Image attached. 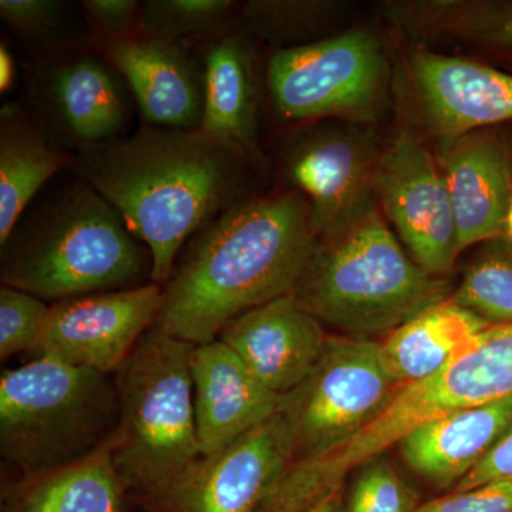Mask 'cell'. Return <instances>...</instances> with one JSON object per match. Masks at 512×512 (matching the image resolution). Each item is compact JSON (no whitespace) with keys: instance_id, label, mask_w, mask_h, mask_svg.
<instances>
[{"instance_id":"cell-5","label":"cell","mask_w":512,"mask_h":512,"mask_svg":"<svg viewBox=\"0 0 512 512\" xmlns=\"http://www.w3.org/2000/svg\"><path fill=\"white\" fill-rule=\"evenodd\" d=\"M194 346L153 326L117 370L114 461L128 497L154 512L170 503L202 460L191 375Z\"/></svg>"},{"instance_id":"cell-15","label":"cell","mask_w":512,"mask_h":512,"mask_svg":"<svg viewBox=\"0 0 512 512\" xmlns=\"http://www.w3.org/2000/svg\"><path fill=\"white\" fill-rule=\"evenodd\" d=\"M457 225L458 251L505 234L512 202V140L473 131L437 150Z\"/></svg>"},{"instance_id":"cell-2","label":"cell","mask_w":512,"mask_h":512,"mask_svg":"<svg viewBox=\"0 0 512 512\" xmlns=\"http://www.w3.org/2000/svg\"><path fill=\"white\" fill-rule=\"evenodd\" d=\"M316 244L301 192L242 202L181 252L154 328L192 345L217 339L242 313L295 291Z\"/></svg>"},{"instance_id":"cell-24","label":"cell","mask_w":512,"mask_h":512,"mask_svg":"<svg viewBox=\"0 0 512 512\" xmlns=\"http://www.w3.org/2000/svg\"><path fill=\"white\" fill-rule=\"evenodd\" d=\"M451 301L487 326L512 325V238L497 235L478 245Z\"/></svg>"},{"instance_id":"cell-29","label":"cell","mask_w":512,"mask_h":512,"mask_svg":"<svg viewBox=\"0 0 512 512\" xmlns=\"http://www.w3.org/2000/svg\"><path fill=\"white\" fill-rule=\"evenodd\" d=\"M50 305L32 293L0 288V359L35 350Z\"/></svg>"},{"instance_id":"cell-7","label":"cell","mask_w":512,"mask_h":512,"mask_svg":"<svg viewBox=\"0 0 512 512\" xmlns=\"http://www.w3.org/2000/svg\"><path fill=\"white\" fill-rule=\"evenodd\" d=\"M399 387L380 340L329 335L311 373L281 396L278 413L291 437L292 461L342 446L386 409Z\"/></svg>"},{"instance_id":"cell-8","label":"cell","mask_w":512,"mask_h":512,"mask_svg":"<svg viewBox=\"0 0 512 512\" xmlns=\"http://www.w3.org/2000/svg\"><path fill=\"white\" fill-rule=\"evenodd\" d=\"M266 77L276 110L289 120L372 121L389 97V63L367 29L275 50Z\"/></svg>"},{"instance_id":"cell-16","label":"cell","mask_w":512,"mask_h":512,"mask_svg":"<svg viewBox=\"0 0 512 512\" xmlns=\"http://www.w3.org/2000/svg\"><path fill=\"white\" fill-rule=\"evenodd\" d=\"M191 375L202 458L220 453L279 412L281 396L259 382L220 339L194 346Z\"/></svg>"},{"instance_id":"cell-25","label":"cell","mask_w":512,"mask_h":512,"mask_svg":"<svg viewBox=\"0 0 512 512\" xmlns=\"http://www.w3.org/2000/svg\"><path fill=\"white\" fill-rule=\"evenodd\" d=\"M407 10L410 22L512 50V3L430 2Z\"/></svg>"},{"instance_id":"cell-34","label":"cell","mask_w":512,"mask_h":512,"mask_svg":"<svg viewBox=\"0 0 512 512\" xmlns=\"http://www.w3.org/2000/svg\"><path fill=\"white\" fill-rule=\"evenodd\" d=\"M15 80V60L8 46L2 42L0 45V90L2 93L9 92Z\"/></svg>"},{"instance_id":"cell-11","label":"cell","mask_w":512,"mask_h":512,"mask_svg":"<svg viewBox=\"0 0 512 512\" xmlns=\"http://www.w3.org/2000/svg\"><path fill=\"white\" fill-rule=\"evenodd\" d=\"M163 302V285L148 282L52 303L33 352L104 375L117 373L156 325Z\"/></svg>"},{"instance_id":"cell-31","label":"cell","mask_w":512,"mask_h":512,"mask_svg":"<svg viewBox=\"0 0 512 512\" xmlns=\"http://www.w3.org/2000/svg\"><path fill=\"white\" fill-rule=\"evenodd\" d=\"M0 18L25 35L53 33L63 19V5L55 0H2Z\"/></svg>"},{"instance_id":"cell-20","label":"cell","mask_w":512,"mask_h":512,"mask_svg":"<svg viewBox=\"0 0 512 512\" xmlns=\"http://www.w3.org/2000/svg\"><path fill=\"white\" fill-rule=\"evenodd\" d=\"M200 128L256 157V79L248 40L218 37L205 52Z\"/></svg>"},{"instance_id":"cell-33","label":"cell","mask_w":512,"mask_h":512,"mask_svg":"<svg viewBox=\"0 0 512 512\" xmlns=\"http://www.w3.org/2000/svg\"><path fill=\"white\" fill-rule=\"evenodd\" d=\"M495 481H512V421L491 450L451 491H464Z\"/></svg>"},{"instance_id":"cell-18","label":"cell","mask_w":512,"mask_h":512,"mask_svg":"<svg viewBox=\"0 0 512 512\" xmlns=\"http://www.w3.org/2000/svg\"><path fill=\"white\" fill-rule=\"evenodd\" d=\"M512 421V397L444 414L397 444L410 470L437 490L454 487L483 460Z\"/></svg>"},{"instance_id":"cell-28","label":"cell","mask_w":512,"mask_h":512,"mask_svg":"<svg viewBox=\"0 0 512 512\" xmlns=\"http://www.w3.org/2000/svg\"><path fill=\"white\" fill-rule=\"evenodd\" d=\"M419 505L396 467L380 456L357 468L343 512H414Z\"/></svg>"},{"instance_id":"cell-1","label":"cell","mask_w":512,"mask_h":512,"mask_svg":"<svg viewBox=\"0 0 512 512\" xmlns=\"http://www.w3.org/2000/svg\"><path fill=\"white\" fill-rule=\"evenodd\" d=\"M256 157L197 128L144 126L83 147L74 170L119 211L165 285L198 232L254 195Z\"/></svg>"},{"instance_id":"cell-10","label":"cell","mask_w":512,"mask_h":512,"mask_svg":"<svg viewBox=\"0 0 512 512\" xmlns=\"http://www.w3.org/2000/svg\"><path fill=\"white\" fill-rule=\"evenodd\" d=\"M380 154L370 130L319 126L295 138L285 151L293 190L308 202L309 224L320 239L377 205Z\"/></svg>"},{"instance_id":"cell-32","label":"cell","mask_w":512,"mask_h":512,"mask_svg":"<svg viewBox=\"0 0 512 512\" xmlns=\"http://www.w3.org/2000/svg\"><path fill=\"white\" fill-rule=\"evenodd\" d=\"M83 8L93 25L114 43L130 37L128 32L137 23L141 6L136 0H86Z\"/></svg>"},{"instance_id":"cell-26","label":"cell","mask_w":512,"mask_h":512,"mask_svg":"<svg viewBox=\"0 0 512 512\" xmlns=\"http://www.w3.org/2000/svg\"><path fill=\"white\" fill-rule=\"evenodd\" d=\"M232 9L231 0H150L141 6L137 26L140 36L184 46L220 28Z\"/></svg>"},{"instance_id":"cell-19","label":"cell","mask_w":512,"mask_h":512,"mask_svg":"<svg viewBox=\"0 0 512 512\" xmlns=\"http://www.w3.org/2000/svg\"><path fill=\"white\" fill-rule=\"evenodd\" d=\"M116 434L70 466L2 485L0 512H126L127 491L114 461Z\"/></svg>"},{"instance_id":"cell-36","label":"cell","mask_w":512,"mask_h":512,"mask_svg":"<svg viewBox=\"0 0 512 512\" xmlns=\"http://www.w3.org/2000/svg\"><path fill=\"white\" fill-rule=\"evenodd\" d=\"M505 234L510 235L512 238V202L510 210H508L507 220H505Z\"/></svg>"},{"instance_id":"cell-6","label":"cell","mask_w":512,"mask_h":512,"mask_svg":"<svg viewBox=\"0 0 512 512\" xmlns=\"http://www.w3.org/2000/svg\"><path fill=\"white\" fill-rule=\"evenodd\" d=\"M119 424V392L110 375L36 356L0 376V456L19 476L90 456Z\"/></svg>"},{"instance_id":"cell-4","label":"cell","mask_w":512,"mask_h":512,"mask_svg":"<svg viewBox=\"0 0 512 512\" xmlns=\"http://www.w3.org/2000/svg\"><path fill=\"white\" fill-rule=\"evenodd\" d=\"M453 291L447 278L424 271L404 251L375 205L318 239L292 295L339 335L375 339L447 301Z\"/></svg>"},{"instance_id":"cell-14","label":"cell","mask_w":512,"mask_h":512,"mask_svg":"<svg viewBox=\"0 0 512 512\" xmlns=\"http://www.w3.org/2000/svg\"><path fill=\"white\" fill-rule=\"evenodd\" d=\"M328 336L322 323L289 293L231 320L217 339L259 382L284 396L311 373Z\"/></svg>"},{"instance_id":"cell-23","label":"cell","mask_w":512,"mask_h":512,"mask_svg":"<svg viewBox=\"0 0 512 512\" xmlns=\"http://www.w3.org/2000/svg\"><path fill=\"white\" fill-rule=\"evenodd\" d=\"M74 158L53 150L42 130L16 106L3 107L0 121V247L6 244L43 185Z\"/></svg>"},{"instance_id":"cell-3","label":"cell","mask_w":512,"mask_h":512,"mask_svg":"<svg viewBox=\"0 0 512 512\" xmlns=\"http://www.w3.org/2000/svg\"><path fill=\"white\" fill-rule=\"evenodd\" d=\"M151 276L148 249L82 180L20 218L2 247L3 285L53 303L137 288Z\"/></svg>"},{"instance_id":"cell-27","label":"cell","mask_w":512,"mask_h":512,"mask_svg":"<svg viewBox=\"0 0 512 512\" xmlns=\"http://www.w3.org/2000/svg\"><path fill=\"white\" fill-rule=\"evenodd\" d=\"M335 9L336 3L330 2L254 0L245 3L242 18L255 35L289 49L298 47V40L315 35Z\"/></svg>"},{"instance_id":"cell-17","label":"cell","mask_w":512,"mask_h":512,"mask_svg":"<svg viewBox=\"0 0 512 512\" xmlns=\"http://www.w3.org/2000/svg\"><path fill=\"white\" fill-rule=\"evenodd\" d=\"M107 55L126 79L150 126L200 127L202 80L183 45L151 37H127L111 43Z\"/></svg>"},{"instance_id":"cell-30","label":"cell","mask_w":512,"mask_h":512,"mask_svg":"<svg viewBox=\"0 0 512 512\" xmlns=\"http://www.w3.org/2000/svg\"><path fill=\"white\" fill-rule=\"evenodd\" d=\"M414 512H512V481H495L420 504Z\"/></svg>"},{"instance_id":"cell-22","label":"cell","mask_w":512,"mask_h":512,"mask_svg":"<svg viewBox=\"0 0 512 512\" xmlns=\"http://www.w3.org/2000/svg\"><path fill=\"white\" fill-rule=\"evenodd\" d=\"M485 328L483 320L448 298L380 340V352L390 375L404 386L436 375Z\"/></svg>"},{"instance_id":"cell-12","label":"cell","mask_w":512,"mask_h":512,"mask_svg":"<svg viewBox=\"0 0 512 512\" xmlns=\"http://www.w3.org/2000/svg\"><path fill=\"white\" fill-rule=\"evenodd\" d=\"M410 103L437 150L512 120V74L464 57L414 50L407 62Z\"/></svg>"},{"instance_id":"cell-13","label":"cell","mask_w":512,"mask_h":512,"mask_svg":"<svg viewBox=\"0 0 512 512\" xmlns=\"http://www.w3.org/2000/svg\"><path fill=\"white\" fill-rule=\"evenodd\" d=\"M291 463V437L278 413L220 453L202 458L158 512H256Z\"/></svg>"},{"instance_id":"cell-35","label":"cell","mask_w":512,"mask_h":512,"mask_svg":"<svg viewBox=\"0 0 512 512\" xmlns=\"http://www.w3.org/2000/svg\"><path fill=\"white\" fill-rule=\"evenodd\" d=\"M343 504H345V500H343V487H340L332 491L328 497L323 498L319 504H316L308 512H343Z\"/></svg>"},{"instance_id":"cell-9","label":"cell","mask_w":512,"mask_h":512,"mask_svg":"<svg viewBox=\"0 0 512 512\" xmlns=\"http://www.w3.org/2000/svg\"><path fill=\"white\" fill-rule=\"evenodd\" d=\"M375 191L414 261L431 275L448 274L460 255L456 218L439 160L419 133L404 128L383 148Z\"/></svg>"},{"instance_id":"cell-21","label":"cell","mask_w":512,"mask_h":512,"mask_svg":"<svg viewBox=\"0 0 512 512\" xmlns=\"http://www.w3.org/2000/svg\"><path fill=\"white\" fill-rule=\"evenodd\" d=\"M47 94L57 120L84 147L116 140L126 127V94L99 60L83 57L56 67L47 80Z\"/></svg>"}]
</instances>
